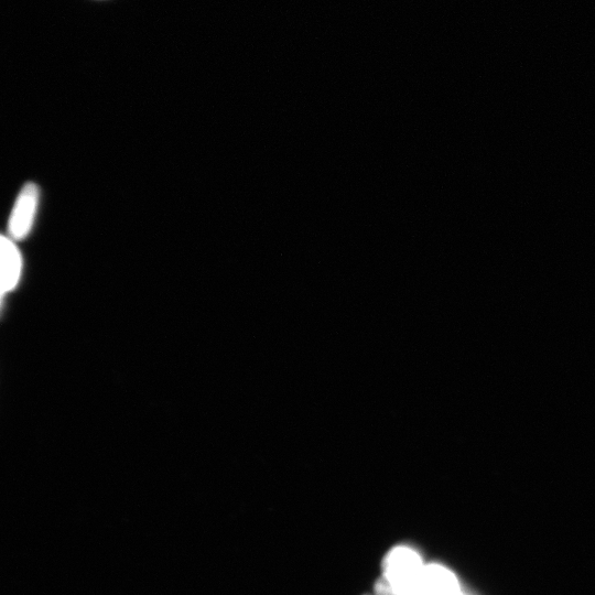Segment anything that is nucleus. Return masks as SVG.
<instances>
[{
    "instance_id": "2",
    "label": "nucleus",
    "mask_w": 595,
    "mask_h": 595,
    "mask_svg": "<svg viewBox=\"0 0 595 595\" xmlns=\"http://www.w3.org/2000/svg\"><path fill=\"white\" fill-rule=\"evenodd\" d=\"M41 189L35 182H27L21 188L10 212L7 234L19 243L25 241L34 230L40 208Z\"/></svg>"
},
{
    "instance_id": "1",
    "label": "nucleus",
    "mask_w": 595,
    "mask_h": 595,
    "mask_svg": "<svg viewBox=\"0 0 595 595\" xmlns=\"http://www.w3.org/2000/svg\"><path fill=\"white\" fill-rule=\"evenodd\" d=\"M426 565L418 551L406 545L389 551L384 561V576L378 582V595H409Z\"/></svg>"
},
{
    "instance_id": "3",
    "label": "nucleus",
    "mask_w": 595,
    "mask_h": 595,
    "mask_svg": "<svg viewBox=\"0 0 595 595\" xmlns=\"http://www.w3.org/2000/svg\"><path fill=\"white\" fill-rule=\"evenodd\" d=\"M0 256H2V290L3 294L12 291L19 283L23 273L24 259L17 242L8 235H2L0 243Z\"/></svg>"
}]
</instances>
